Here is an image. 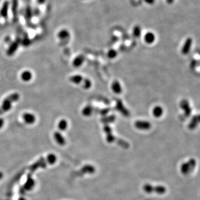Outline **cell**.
Returning <instances> with one entry per match:
<instances>
[{"instance_id":"6da1fadb","label":"cell","mask_w":200,"mask_h":200,"mask_svg":"<svg viewBox=\"0 0 200 200\" xmlns=\"http://www.w3.org/2000/svg\"><path fill=\"white\" fill-rule=\"evenodd\" d=\"M103 131L106 135V140L108 143H116L119 146L125 149H128L130 147V144L126 141L118 139L117 137L115 136L112 133V128L108 125H105L103 127Z\"/></svg>"},{"instance_id":"7a4b0ae2","label":"cell","mask_w":200,"mask_h":200,"mask_svg":"<svg viewBox=\"0 0 200 200\" xmlns=\"http://www.w3.org/2000/svg\"><path fill=\"white\" fill-rule=\"evenodd\" d=\"M20 96L18 93H15L6 98L2 105L1 108L0 109V113H4L9 111L12 107V103L19 100Z\"/></svg>"},{"instance_id":"3957f363","label":"cell","mask_w":200,"mask_h":200,"mask_svg":"<svg viewBox=\"0 0 200 200\" xmlns=\"http://www.w3.org/2000/svg\"><path fill=\"white\" fill-rule=\"evenodd\" d=\"M69 80L71 82L76 85H80L82 83L81 85L82 87L86 90L90 89L92 86V82L90 81V80L87 78H84L81 75H73L70 77Z\"/></svg>"},{"instance_id":"277c9868","label":"cell","mask_w":200,"mask_h":200,"mask_svg":"<svg viewBox=\"0 0 200 200\" xmlns=\"http://www.w3.org/2000/svg\"><path fill=\"white\" fill-rule=\"evenodd\" d=\"M143 190L147 194L155 193L159 195H163L166 192V188L164 186H153L149 184H145L143 186Z\"/></svg>"},{"instance_id":"5b68a950","label":"cell","mask_w":200,"mask_h":200,"mask_svg":"<svg viewBox=\"0 0 200 200\" xmlns=\"http://www.w3.org/2000/svg\"><path fill=\"white\" fill-rule=\"evenodd\" d=\"M196 166V161L194 159H191L187 162L181 164L180 167V171L182 174L187 175L194 169Z\"/></svg>"},{"instance_id":"8992f818","label":"cell","mask_w":200,"mask_h":200,"mask_svg":"<svg viewBox=\"0 0 200 200\" xmlns=\"http://www.w3.org/2000/svg\"><path fill=\"white\" fill-rule=\"evenodd\" d=\"M151 124L147 121L138 120L135 122V127L139 130L147 131L151 128Z\"/></svg>"},{"instance_id":"52a82bcc","label":"cell","mask_w":200,"mask_h":200,"mask_svg":"<svg viewBox=\"0 0 200 200\" xmlns=\"http://www.w3.org/2000/svg\"><path fill=\"white\" fill-rule=\"evenodd\" d=\"M180 107L184 111L185 116L190 117L192 113V108L190 107V103L187 100H182L180 103Z\"/></svg>"},{"instance_id":"ba28073f","label":"cell","mask_w":200,"mask_h":200,"mask_svg":"<svg viewBox=\"0 0 200 200\" xmlns=\"http://www.w3.org/2000/svg\"><path fill=\"white\" fill-rule=\"evenodd\" d=\"M116 108L118 111V112L121 113L123 116H125V117L130 116L129 111L127 110V109L125 107V106L123 105V102L121 100L118 99V100H116Z\"/></svg>"},{"instance_id":"9c48e42d","label":"cell","mask_w":200,"mask_h":200,"mask_svg":"<svg viewBox=\"0 0 200 200\" xmlns=\"http://www.w3.org/2000/svg\"><path fill=\"white\" fill-rule=\"evenodd\" d=\"M193 40L191 37L187 38L184 43L183 46L181 48V53L184 55H187L189 53L191 48L192 46Z\"/></svg>"},{"instance_id":"30bf717a","label":"cell","mask_w":200,"mask_h":200,"mask_svg":"<svg viewBox=\"0 0 200 200\" xmlns=\"http://www.w3.org/2000/svg\"><path fill=\"white\" fill-rule=\"evenodd\" d=\"M18 7H19V1L18 0H12L11 9H12V15H13V20L14 22H16L17 20Z\"/></svg>"},{"instance_id":"8fae6325","label":"cell","mask_w":200,"mask_h":200,"mask_svg":"<svg viewBox=\"0 0 200 200\" xmlns=\"http://www.w3.org/2000/svg\"><path fill=\"white\" fill-rule=\"evenodd\" d=\"M111 89L113 93H115L116 94H118V95L121 94L122 93V91H123L122 87L120 82L117 80H115L112 82L111 85Z\"/></svg>"},{"instance_id":"7c38bea8","label":"cell","mask_w":200,"mask_h":200,"mask_svg":"<svg viewBox=\"0 0 200 200\" xmlns=\"http://www.w3.org/2000/svg\"><path fill=\"white\" fill-rule=\"evenodd\" d=\"M200 122V117L199 115H195L191 120L190 123L189 124V128L191 130H194L196 128Z\"/></svg>"},{"instance_id":"4fadbf2b","label":"cell","mask_w":200,"mask_h":200,"mask_svg":"<svg viewBox=\"0 0 200 200\" xmlns=\"http://www.w3.org/2000/svg\"><path fill=\"white\" fill-rule=\"evenodd\" d=\"M156 40V36L153 32H148L144 36V42L147 44H152Z\"/></svg>"},{"instance_id":"5bb4252c","label":"cell","mask_w":200,"mask_h":200,"mask_svg":"<svg viewBox=\"0 0 200 200\" xmlns=\"http://www.w3.org/2000/svg\"><path fill=\"white\" fill-rule=\"evenodd\" d=\"M164 109L160 106H156L152 110V115L155 118H159L162 117L164 114Z\"/></svg>"},{"instance_id":"9a60e30c","label":"cell","mask_w":200,"mask_h":200,"mask_svg":"<svg viewBox=\"0 0 200 200\" xmlns=\"http://www.w3.org/2000/svg\"><path fill=\"white\" fill-rule=\"evenodd\" d=\"M23 118L27 124H32L36 121V117L31 113H25L23 115Z\"/></svg>"},{"instance_id":"2e32d148","label":"cell","mask_w":200,"mask_h":200,"mask_svg":"<svg viewBox=\"0 0 200 200\" xmlns=\"http://www.w3.org/2000/svg\"><path fill=\"white\" fill-rule=\"evenodd\" d=\"M9 2L8 1H5L2 6L1 7V9L0 11V15L4 17V18H6L8 16V12H9Z\"/></svg>"},{"instance_id":"e0dca14e","label":"cell","mask_w":200,"mask_h":200,"mask_svg":"<svg viewBox=\"0 0 200 200\" xmlns=\"http://www.w3.org/2000/svg\"><path fill=\"white\" fill-rule=\"evenodd\" d=\"M95 111V108L91 105H87L83 108L82 115L85 117H90Z\"/></svg>"},{"instance_id":"ac0fdd59","label":"cell","mask_w":200,"mask_h":200,"mask_svg":"<svg viewBox=\"0 0 200 200\" xmlns=\"http://www.w3.org/2000/svg\"><path fill=\"white\" fill-rule=\"evenodd\" d=\"M85 58L83 55H80L76 57L73 61V65L75 67H79L82 66V64L85 61Z\"/></svg>"},{"instance_id":"d6986e66","label":"cell","mask_w":200,"mask_h":200,"mask_svg":"<svg viewBox=\"0 0 200 200\" xmlns=\"http://www.w3.org/2000/svg\"><path fill=\"white\" fill-rule=\"evenodd\" d=\"M54 137L57 142L60 145H64L66 144L65 140L61 133L58 132H55L54 133Z\"/></svg>"},{"instance_id":"ffe728a7","label":"cell","mask_w":200,"mask_h":200,"mask_svg":"<svg viewBox=\"0 0 200 200\" xmlns=\"http://www.w3.org/2000/svg\"><path fill=\"white\" fill-rule=\"evenodd\" d=\"M95 171H96L95 167L92 165H86L81 169L82 174L88 173V174H93L95 172Z\"/></svg>"},{"instance_id":"44dd1931","label":"cell","mask_w":200,"mask_h":200,"mask_svg":"<svg viewBox=\"0 0 200 200\" xmlns=\"http://www.w3.org/2000/svg\"><path fill=\"white\" fill-rule=\"evenodd\" d=\"M45 164H46V163L45 162V159H39L36 163L34 164L33 165H32L30 169L32 171H33L39 167H45L46 166Z\"/></svg>"},{"instance_id":"7402d4cb","label":"cell","mask_w":200,"mask_h":200,"mask_svg":"<svg viewBox=\"0 0 200 200\" xmlns=\"http://www.w3.org/2000/svg\"><path fill=\"white\" fill-rule=\"evenodd\" d=\"M116 120V116L112 115L110 116H105L104 117L101 119V121L103 123L108 125V123H112Z\"/></svg>"},{"instance_id":"603a6c76","label":"cell","mask_w":200,"mask_h":200,"mask_svg":"<svg viewBox=\"0 0 200 200\" xmlns=\"http://www.w3.org/2000/svg\"><path fill=\"white\" fill-rule=\"evenodd\" d=\"M21 78L23 81H26V82H28L29 81H30L32 77V73L28 71H25L23 73H22L21 74Z\"/></svg>"},{"instance_id":"cb8c5ba5","label":"cell","mask_w":200,"mask_h":200,"mask_svg":"<svg viewBox=\"0 0 200 200\" xmlns=\"http://www.w3.org/2000/svg\"><path fill=\"white\" fill-rule=\"evenodd\" d=\"M70 32L67 30H65V29L62 30L58 33V37L61 40L68 38L70 37Z\"/></svg>"},{"instance_id":"d4e9b609","label":"cell","mask_w":200,"mask_h":200,"mask_svg":"<svg viewBox=\"0 0 200 200\" xmlns=\"http://www.w3.org/2000/svg\"><path fill=\"white\" fill-rule=\"evenodd\" d=\"M132 33H133V36L135 37H137V38L140 37L141 35V28L140 26H138V25L135 26L133 27Z\"/></svg>"},{"instance_id":"484cf974","label":"cell","mask_w":200,"mask_h":200,"mask_svg":"<svg viewBox=\"0 0 200 200\" xmlns=\"http://www.w3.org/2000/svg\"><path fill=\"white\" fill-rule=\"evenodd\" d=\"M58 128L61 131H65L68 127V123L66 120H61L58 123Z\"/></svg>"},{"instance_id":"4316f807","label":"cell","mask_w":200,"mask_h":200,"mask_svg":"<svg viewBox=\"0 0 200 200\" xmlns=\"http://www.w3.org/2000/svg\"><path fill=\"white\" fill-rule=\"evenodd\" d=\"M18 46H19V41L17 40L11 45L10 48V49L9 50V51L7 52L8 54L10 55H12L16 50Z\"/></svg>"},{"instance_id":"83f0119b","label":"cell","mask_w":200,"mask_h":200,"mask_svg":"<svg viewBox=\"0 0 200 200\" xmlns=\"http://www.w3.org/2000/svg\"><path fill=\"white\" fill-rule=\"evenodd\" d=\"M117 56V52L115 50L111 49L108 52L107 56L110 59H113L116 58Z\"/></svg>"},{"instance_id":"f1b7e54d","label":"cell","mask_w":200,"mask_h":200,"mask_svg":"<svg viewBox=\"0 0 200 200\" xmlns=\"http://www.w3.org/2000/svg\"><path fill=\"white\" fill-rule=\"evenodd\" d=\"M47 161H48L49 164H53L56 161V157L53 154H50L47 156Z\"/></svg>"},{"instance_id":"f546056e","label":"cell","mask_w":200,"mask_h":200,"mask_svg":"<svg viewBox=\"0 0 200 200\" xmlns=\"http://www.w3.org/2000/svg\"><path fill=\"white\" fill-rule=\"evenodd\" d=\"M33 185V181L31 179H28L27 181L26 182V184L25 185V188L26 190H29L31 189Z\"/></svg>"},{"instance_id":"4dcf8cb0","label":"cell","mask_w":200,"mask_h":200,"mask_svg":"<svg viewBox=\"0 0 200 200\" xmlns=\"http://www.w3.org/2000/svg\"><path fill=\"white\" fill-rule=\"evenodd\" d=\"M32 11H31L30 8H27L26 9V19H31V17H32Z\"/></svg>"},{"instance_id":"1f68e13d","label":"cell","mask_w":200,"mask_h":200,"mask_svg":"<svg viewBox=\"0 0 200 200\" xmlns=\"http://www.w3.org/2000/svg\"><path fill=\"white\" fill-rule=\"evenodd\" d=\"M144 1L149 5H153L155 2V0H144Z\"/></svg>"},{"instance_id":"d6a6232c","label":"cell","mask_w":200,"mask_h":200,"mask_svg":"<svg viewBox=\"0 0 200 200\" xmlns=\"http://www.w3.org/2000/svg\"><path fill=\"white\" fill-rule=\"evenodd\" d=\"M45 1H46V0H37V2L40 5L43 4L45 2Z\"/></svg>"},{"instance_id":"836d02e7","label":"cell","mask_w":200,"mask_h":200,"mask_svg":"<svg viewBox=\"0 0 200 200\" xmlns=\"http://www.w3.org/2000/svg\"><path fill=\"white\" fill-rule=\"evenodd\" d=\"M4 124V120L2 118H0V128H1Z\"/></svg>"},{"instance_id":"e575fe53","label":"cell","mask_w":200,"mask_h":200,"mask_svg":"<svg viewBox=\"0 0 200 200\" xmlns=\"http://www.w3.org/2000/svg\"><path fill=\"white\" fill-rule=\"evenodd\" d=\"M174 0H166V2L168 4H172L174 2Z\"/></svg>"},{"instance_id":"d590c367","label":"cell","mask_w":200,"mask_h":200,"mask_svg":"<svg viewBox=\"0 0 200 200\" xmlns=\"http://www.w3.org/2000/svg\"><path fill=\"white\" fill-rule=\"evenodd\" d=\"M2 177V173L0 172V179H1Z\"/></svg>"}]
</instances>
